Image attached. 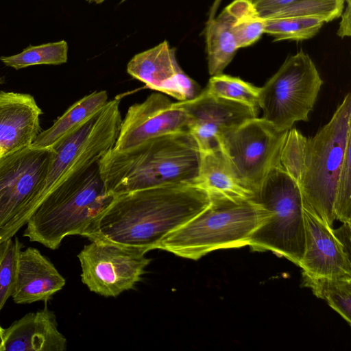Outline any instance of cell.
Listing matches in <instances>:
<instances>
[{"label":"cell","instance_id":"1f68e13d","mask_svg":"<svg viewBox=\"0 0 351 351\" xmlns=\"http://www.w3.org/2000/svg\"><path fill=\"white\" fill-rule=\"evenodd\" d=\"M346 4V8H343L339 16L341 21L337 32V36L341 38L349 37L351 34V3Z\"/></svg>","mask_w":351,"mask_h":351},{"label":"cell","instance_id":"603a6c76","mask_svg":"<svg viewBox=\"0 0 351 351\" xmlns=\"http://www.w3.org/2000/svg\"><path fill=\"white\" fill-rule=\"evenodd\" d=\"M68 49L65 40L29 45L19 53L1 56L0 60L5 66L16 70L38 64L58 65L67 62Z\"/></svg>","mask_w":351,"mask_h":351},{"label":"cell","instance_id":"9c48e42d","mask_svg":"<svg viewBox=\"0 0 351 351\" xmlns=\"http://www.w3.org/2000/svg\"><path fill=\"white\" fill-rule=\"evenodd\" d=\"M287 132L256 117L226 131L219 138V147L256 197L269 171L278 162Z\"/></svg>","mask_w":351,"mask_h":351},{"label":"cell","instance_id":"3957f363","mask_svg":"<svg viewBox=\"0 0 351 351\" xmlns=\"http://www.w3.org/2000/svg\"><path fill=\"white\" fill-rule=\"evenodd\" d=\"M98 163L65 175L51 190L26 223L23 237L50 250L63 239L81 235L111 203Z\"/></svg>","mask_w":351,"mask_h":351},{"label":"cell","instance_id":"44dd1931","mask_svg":"<svg viewBox=\"0 0 351 351\" xmlns=\"http://www.w3.org/2000/svg\"><path fill=\"white\" fill-rule=\"evenodd\" d=\"M303 285L351 322V278L315 277L302 272Z\"/></svg>","mask_w":351,"mask_h":351},{"label":"cell","instance_id":"484cf974","mask_svg":"<svg viewBox=\"0 0 351 351\" xmlns=\"http://www.w3.org/2000/svg\"><path fill=\"white\" fill-rule=\"evenodd\" d=\"M265 21V33L273 36L275 41L310 39L319 32L326 23L317 17H289Z\"/></svg>","mask_w":351,"mask_h":351},{"label":"cell","instance_id":"d6a6232c","mask_svg":"<svg viewBox=\"0 0 351 351\" xmlns=\"http://www.w3.org/2000/svg\"><path fill=\"white\" fill-rule=\"evenodd\" d=\"M222 0H215L213 3L208 14V19L215 16L216 12L221 3Z\"/></svg>","mask_w":351,"mask_h":351},{"label":"cell","instance_id":"ffe728a7","mask_svg":"<svg viewBox=\"0 0 351 351\" xmlns=\"http://www.w3.org/2000/svg\"><path fill=\"white\" fill-rule=\"evenodd\" d=\"M234 16L225 8L218 16L208 20L205 29L208 73H223L239 49L231 27Z\"/></svg>","mask_w":351,"mask_h":351},{"label":"cell","instance_id":"7c38bea8","mask_svg":"<svg viewBox=\"0 0 351 351\" xmlns=\"http://www.w3.org/2000/svg\"><path fill=\"white\" fill-rule=\"evenodd\" d=\"M174 104L185 111L188 132L200 152L219 147V141L223 132L258 117L249 106L217 97L206 89L191 99L174 102Z\"/></svg>","mask_w":351,"mask_h":351},{"label":"cell","instance_id":"2e32d148","mask_svg":"<svg viewBox=\"0 0 351 351\" xmlns=\"http://www.w3.org/2000/svg\"><path fill=\"white\" fill-rule=\"evenodd\" d=\"M66 346L54 312L45 304L4 328L0 351H64Z\"/></svg>","mask_w":351,"mask_h":351},{"label":"cell","instance_id":"d4e9b609","mask_svg":"<svg viewBox=\"0 0 351 351\" xmlns=\"http://www.w3.org/2000/svg\"><path fill=\"white\" fill-rule=\"evenodd\" d=\"M344 0H297L261 16L265 20L289 17H317L332 21L340 16Z\"/></svg>","mask_w":351,"mask_h":351},{"label":"cell","instance_id":"4316f807","mask_svg":"<svg viewBox=\"0 0 351 351\" xmlns=\"http://www.w3.org/2000/svg\"><path fill=\"white\" fill-rule=\"evenodd\" d=\"M23 246L18 237L9 239L0 245V312L14 293Z\"/></svg>","mask_w":351,"mask_h":351},{"label":"cell","instance_id":"52a82bcc","mask_svg":"<svg viewBox=\"0 0 351 351\" xmlns=\"http://www.w3.org/2000/svg\"><path fill=\"white\" fill-rule=\"evenodd\" d=\"M53 150L32 145L0 156V245L29 221L43 200Z\"/></svg>","mask_w":351,"mask_h":351},{"label":"cell","instance_id":"8fae6325","mask_svg":"<svg viewBox=\"0 0 351 351\" xmlns=\"http://www.w3.org/2000/svg\"><path fill=\"white\" fill-rule=\"evenodd\" d=\"M187 123L182 108L165 95L152 93L130 106L112 149L125 152L159 136L188 131Z\"/></svg>","mask_w":351,"mask_h":351},{"label":"cell","instance_id":"d590c367","mask_svg":"<svg viewBox=\"0 0 351 351\" xmlns=\"http://www.w3.org/2000/svg\"><path fill=\"white\" fill-rule=\"evenodd\" d=\"M344 1L346 3H351V0H344Z\"/></svg>","mask_w":351,"mask_h":351},{"label":"cell","instance_id":"f546056e","mask_svg":"<svg viewBox=\"0 0 351 351\" xmlns=\"http://www.w3.org/2000/svg\"><path fill=\"white\" fill-rule=\"evenodd\" d=\"M332 232L343 247L346 254L351 258V222H344L337 229L333 230Z\"/></svg>","mask_w":351,"mask_h":351},{"label":"cell","instance_id":"4fadbf2b","mask_svg":"<svg viewBox=\"0 0 351 351\" xmlns=\"http://www.w3.org/2000/svg\"><path fill=\"white\" fill-rule=\"evenodd\" d=\"M127 72L146 87L179 101L191 99L201 92L199 84L179 66L176 50L167 40L135 55L127 65Z\"/></svg>","mask_w":351,"mask_h":351},{"label":"cell","instance_id":"30bf717a","mask_svg":"<svg viewBox=\"0 0 351 351\" xmlns=\"http://www.w3.org/2000/svg\"><path fill=\"white\" fill-rule=\"evenodd\" d=\"M147 252L132 247L92 241L78 254L82 281L90 291L116 297L132 289L151 262Z\"/></svg>","mask_w":351,"mask_h":351},{"label":"cell","instance_id":"e575fe53","mask_svg":"<svg viewBox=\"0 0 351 351\" xmlns=\"http://www.w3.org/2000/svg\"><path fill=\"white\" fill-rule=\"evenodd\" d=\"M89 3H103L105 0H86Z\"/></svg>","mask_w":351,"mask_h":351},{"label":"cell","instance_id":"8d00e7d4","mask_svg":"<svg viewBox=\"0 0 351 351\" xmlns=\"http://www.w3.org/2000/svg\"><path fill=\"white\" fill-rule=\"evenodd\" d=\"M3 82V78L0 77V85Z\"/></svg>","mask_w":351,"mask_h":351},{"label":"cell","instance_id":"e0dca14e","mask_svg":"<svg viewBox=\"0 0 351 351\" xmlns=\"http://www.w3.org/2000/svg\"><path fill=\"white\" fill-rule=\"evenodd\" d=\"M54 265L36 248L20 252L13 300L19 304L47 302L65 285Z\"/></svg>","mask_w":351,"mask_h":351},{"label":"cell","instance_id":"8992f818","mask_svg":"<svg viewBox=\"0 0 351 351\" xmlns=\"http://www.w3.org/2000/svg\"><path fill=\"white\" fill-rule=\"evenodd\" d=\"M255 201L270 213L252 234L248 245L256 252L271 251L299 266L305 246L300 189L278 164L263 180Z\"/></svg>","mask_w":351,"mask_h":351},{"label":"cell","instance_id":"74e56055","mask_svg":"<svg viewBox=\"0 0 351 351\" xmlns=\"http://www.w3.org/2000/svg\"><path fill=\"white\" fill-rule=\"evenodd\" d=\"M124 1H125V0H122V1H121V2H123Z\"/></svg>","mask_w":351,"mask_h":351},{"label":"cell","instance_id":"7402d4cb","mask_svg":"<svg viewBox=\"0 0 351 351\" xmlns=\"http://www.w3.org/2000/svg\"><path fill=\"white\" fill-rule=\"evenodd\" d=\"M226 8L234 16L231 29L239 49L253 45L265 33V21L252 1L234 0Z\"/></svg>","mask_w":351,"mask_h":351},{"label":"cell","instance_id":"ba28073f","mask_svg":"<svg viewBox=\"0 0 351 351\" xmlns=\"http://www.w3.org/2000/svg\"><path fill=\"white\" fill-rule=\"evenodd\" d=\"M323 80L311 57L300 51L289 56L260 87L263 117L279 131H288L296 121H308Z\"/></svg>","mask_w":351,"mask_h":351},{"label":"cell","instance_id":"4dcf8cb0","mask_svg":"<svg viewBox=\"0 0 351 351\" xmlns=\"http://www.w3.org/2000/svg\"><path fill=\"white\" fill-rule=\"evenodd\" d=\"M297 0H252V3L260 16L290 4Z\"/></svg>","mask_w":351,"mask_h":351},{"label":"cell","instance_id":"9a60e30c","mask_svg":"<svg viewBox=\"0 0 351 351\" xmlns=\"http://www.w3.org/2000/svg\"><path fill=\"white\" fill-rule=\"evenodd\" d=\"M42 114L32 95L0 92V156L32 145Z\"/></svg>","mask_w":351,"mask_h":351},{"label":"cell","instance_id":"7a4b0ae2","mask_svg":"<svg viewBox=\"0 0 351 351\" xmlns=\"http://www.w3.org/2000/svg\"><path fill=\"white\" fill-rule=\"evenodd\" d=\"M200 152L188 131L149 140L128 151L111 149L99 161L107 191L117 196L169 184H195Z\"/></svg>","mask_w":351,"mask_h":351},{"label":"cell","instance_id":"277c9868","mask_svg":"<svg viewBox=\"0 0 351 351\" xmlns=\"http://www.w3.org/2000/svg\"><path fill=\"white\" fill-rule=\"evenodd\" d=\"M210 198L203 211L167 234L157 249L196 261L213 250L248 245L253 232L270 216L253 199L218 195Z\"/></svg>","mask_w":351,"mask_h":351},{"label":"cell","instance_id":"d6986e66","mask_svg":"<svg viewBox=\"0 0 351 351\" xmlns=\"http://www.w3.org/2000/svg\"><path fill=\"white\" fill-rule=\"evenodd\" d=\"M106 90L94 91L71 106L48 129L40 132L32 145L51 147L64 136L96 117L108 103Z\"/></svg>","mask_w":351,"mask_h":351},{"label":"cell","instance_id":"836d02e7","mask_svg":"<svg viewBox=\"0 0 351 351\" xmlns=\"http://www.w3.org/2000/svg\"><path fill=\"white\" fill-rule=\"evenodd\" d=\"M4 328H3L0 325V346L3 341V335Z\"/></svg>","mask_w":351,"mask_h":351},{"label":"cell","instance_id":"f35d334b","mask_svg":"<svg viewBox=\"0 0 351 351\" xmlns=\"http://www.w3.org/2000/svg\"><path fill=\"white\" fill-rule=\"evenodd\" d=\"M247 1H252V0H247Z\"/></svg>","mask_w":351,"mask_h":351},{"label":"cell","instance_id":"cb8c5ba5","mask_svg":"<svg viewBox=\"0 0 351 351\" xmlns=\"http://www.w3.org/2000/svg\"><path fill=\"white\" fill-rule=\"evenodd\" d=\"M205 89L217 97L247 106L258 114L260 87L222 73L212 76Z\"/></svg>","mask_w":351,"mask_h":351},{"label":"cell","instance_id":"6da1fadb","mask_svg":"<svg viewBox=\"0 0 351 351\" xmlns=\"http://www.w3.org/2000/svg\"><path fill=\"white\" fill-rule=\"evenodd\" d=\"M209 195L190 184H169L114 197L81 236L139 248L157 249L161 240L203 211Z\"/></svg>","mask_w":351,"mask_h":351},{"label":"cell","instance_id":"83f0119b","mask_svg":"<svg viewBox=\"0 0 351 351\" xmlns=\"http://www.w3.org/2000/svg\"><path fill=\"white\" fill-rule=\"evenodd\" d=\"M307 138L295 128L288 130L278 165L298 184L302 177Z\"/></svg>","mask_w":351,"mask_h":351},{"label":"cell","instance_id":"5b68a950","mask_svg":"<svg viewBox=\"0 0 351 351\" xmlns=\"http://www.w3.org/2000/svg\"><path fill=\"white\" fill-rule=\"evenodd\" d=\"M351 140V95L347 93L330 120L307 138L300 182L303 208L330 228L335 220L337 182Z\"/></svg>","mask_w":351,"mask_h":351},{"label":"cell","instance_id":"5bb4252c","mask_svg":"<svg viewBox=\"0 0 351 351\" xmlns=\"http://www.w3.org/2000/svg\"><path fill=\"white\" fill-rule=\"evenodd\" d=\"M305 246L300 261L303 273L315 277L351 278L348 257L329 227L303 208Z\"/></svg>","mask_w":351,"mask_h":351},{"label":"cell","instance_id":"ac0fdd59","mask_svg":"<svg viewBox=\"0 0 351 351\" xmlns=\"http://www.w3.org/2000/svg\"><path fill=\"white\" fill-rule=\"evenodd\" d=\"M194 186L209 196H226L255 201L256 195L239 178L219 147L200 152L197 177Z\"/></svg>","mask_w":351,"mask_h":351},{"label":"cell","instance_id":"f1b7e54d","mask_svg":"<svg viewBox=\"0 0 351 351\" xmlns=\"http://www.w3.org/2000/svg\"><path fill=\"white\" fill-rule=\"evenodd\" d=\"M334 214L335 219L351 222V140L348 143L337 182Z\"/></svg>","mask_w":351,"mask_h":351}]
</instances>
